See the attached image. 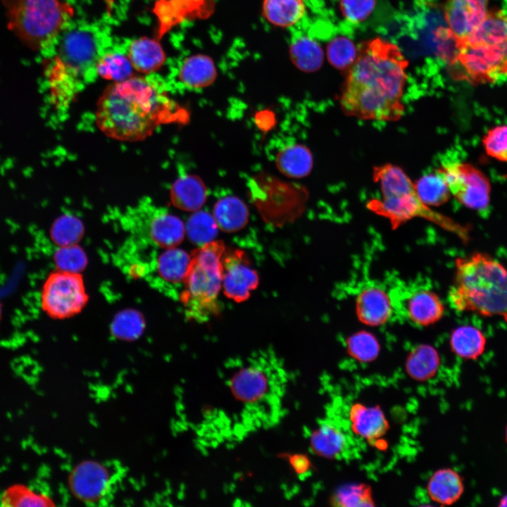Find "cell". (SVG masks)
<instances>
[{
    "instance_id": "1",
    "label": "cell",
    "mask_w": 507,
    "mask_h": 507,
    "mask_svg": "<svg viewBox=\"0 0 507 507\" xmlns=\"http://www.w3.org/2000/svg\"><path fill=\"white\" fill-rule=\"evenodd\" d=\"M407 66L396 45L380 38L367 42L349 68L340 96L343 112L363 120H399Z\"/></svg>"
},
{
    "instance_id": "2",
    "label": "cell",
    "mask_w": 507,
    "mask_h": 507,
    "mask_svg": "<svg viewBox=\"0 0 507 507\" xmlns=\"http://www.w3.org/2000/svg\"><path fill=\"white\" fill-rule=\"evenodd\" d=\"M173 106L154 82L132 76L113 82L103 92L96 109V123L106 136L120 141L142 140L170 121Z\"/></svg>"
},
{
    "instance_id": "3",
    "label": "cell",
    "mask_w": 507,
    "mask_h": 507,
    "mask_svg": "<svg viewBox=\"0 0 507 507\" xmlns=\"http://www.w3.org/2000/svg\"><path fill=\"white\" fill-rule=\"evenodd\" d=\"M448 296L458 311L498 316L507 323V268L481 251L457 258Z\"/></svg>"
},
{
    "instance_id": "4",
    "label": "cell",
    "mask_w": 507,
    "mask_h": 507,
    "mask_svg": "<svg viewBox=\"0 0 507 507\" xmlns=\"http://www.w3.org/2000/svg\"><path fill=\"white\" fill-rule=\"evenodd\" d=\"M101 55L96 35L87 28L66 32L47 71L50 97L57 110L67 109L96 73Z\"/></svg>"
},
{
    "instance_id": "5",
    "label": "cell",
    "mask_w": 507,
    "mask_h": 507,
    "mask_svg": "<svg viewBox=\"0 0 507 507\" xmlns=\"http://www.w3.org/2000/svg\"><path fill=\"white\" fill-rule=\"evenodd\" d=\"M373 176L379 184L382 196L373 199L367 206L375 213L388 219L393 229L410 220L420 218L466 237L461 226L422 201L414 183L400 167L392 163L379 165L374 168Z\"/></svg>"
},
{
    "instance_id": "6",
    "label": "cell",
    "mask_w": 507,
    "mask_h": 507,
    "mask_svg": "<svg viewBox=\"0 0 507 507\" xmlns=\"http://www.w3.org/2000/svg\"><path fill=\"white\" fill-rule=\"evenodd\" d=\"M225 252L224 243L218 240L200 246L190 255L180 296L188 319L205 322L219 315L218 297L223 284Z\"/></svg>"
},
{
    "instance_id": "7",
    "label": "cell",
    "mask_w": 507,
    "mask_h": 507,
    "mask_svg": "<svg viewBox=\"0 0 507 507\" xmlns=\"http://www.w3.org/2000/svg\"><path fill=\"white\" fill-rule=\"evenodd\" d=\"M7 28L34 51L55 42L73 17V6L63 0H1Z\"/></svg>"
},
{
    "instance_id": "8",
    "label": "cell",
    "mask_w": 507,
    "mask_h": 507,
    "mask_svg": "<svg viewBox=\"0 0 507 507\" xmlns=\"http://www.w3.org/2000/svg\"><path fill=\"white\" fill-rule=\"evenodd\" d=\"M250 199L263 220L275 227L292 223L303 213L308 192L302 185L265 173L249 179Z\"/></svg>"
},
{
    "instance_id": "9",
    "label": "cell",
    "mask_w": 507,
    "mask_h": 507,
    "mask_svg": "<svg viewBox=\"0 0 507 507\" xmlns=\"http://www.w3.org/2000/svg\"><path fill=\"white\" fill-rule=\"evenodd\" d=\"M88 300L82 276L74 270L58 268L51 272L41 289V307L53 319L64 320L79 314Z\"/></svg>"
},
{
    "instance_id": "10",
    "label": "cell",
    "mask_w": 507,
    "mask_h": 507,
    "mask_svg": "<svg viewBox=\"0 0 507 507\" xmlns=\"http://www.w3.org/2000/svg\"><path fill=\"white\" fill-rule=\"evenodd\" d=\"M506 50L507 46L464 44L456 48L451 63L462 68V79L475 84L494 82L507 73Z\"/></svg>"
},
{
    "instance_id": "11",
    "label": "cell",
    "mask_w": 507,
    "mask_h": 507,
    "mask_svg": "<svg viewBox=\"0 0 507 507\" xmlns=\"http://www.w3.org/2000/svg\"><path fill=\"white\" fill-rule=\"evenodd\" d=\"M452 194L465 207L484 211L489 204L490 184L472 165L463 162L446 163L437 169Z\"/></svg>"
},
{
    "instance_id": "12",
    "label": "cell",
    "mask_w": 507,
    "mask_h": 507,
    "mask_svg": "<svg viewBox=\"0 0 507 507\" xmlns=\"http://www.w3.org/2000/svg\"><path fill=\"white\" fill-rule=\"evenodd\" d=\"M68 487L75 498L87 503L102 501L115 484V475L104 463L86 460L75 465L68 475Z\"/></svg>"
},
{
    "instance_id": "13",
    "label": "cell",
    "mask_w": 507,
    "mask_h": 507,
    "mask_svg": "<svg viewBox=\"0 0 507 507\" xmlns=\"http://www.w3.org/2000/svg\"><path fill=\"white\" fill-rule=\"evenodd\" d=\"M223 265L222 287L225 296L238 303L247 300L257 288L259 277L246 254L240 249L225 252Z\"/></svg>"
},
{
    "instance_id": "14",
    "label": "cell",
    "mask_w": 507,
    "mask_h": 507,
    "mask_svg": "<svg viewBox=\"0 0 507 507\" xmlns=\"http://www.w3.org/2000/svg\"><path fill=\"white\" fill-rule=\"evenodd\" d=\"M489 0H445L444 18L454 44L465 39L484 20Z\"/></svg>"
},
{
    "instance_id": "15",
    "label": "cell",
    "mask_w": 507,
    "mask_h": 507,
    "mask_svg": "<svg viewBox=\"0 0 507 507\" xmlns=\"http://www.w3.org/2000/svg\"><path fill=\"white\" fill-rule=\"evenodd\" d=\"M139 211L143 220L142 227L154 244L161 248L170 249L182 242L186 227L177 216L163 208L151 206H144Z\"/></svg>"
},
{
    "instance_id": "16",
    "label": "cell",
    "mask_w": 507,
    "mask_h": 507,
    "mask_svg": "<svg viewBox=\"0 0 507 507\" xmlns=\"http://www.w3.org/2000/svg\"><path fill=\"white\" fill-rule=\"evenodd\" d=\"M401 303L407 319L420 327H428L437 323L444 314L442 299L429 289L415 288L407 291Z\"/></svg>"
},
{
    "instance_id": "17",
    "label": "cell",
    "mask_w": 507,
    "mask_h": 507,
    "mask_svg": "<svg viewBox=\"0 0 507 507\" xmlns=\"http://www.w3.org/2000/svg\"><path fill=\"white\" fill-rule=\"evenodd\" d=\"M392 302L389 294L377 285L363 288L356 298L355 310L358 320L370 327L384 325L392 313Z\"/></svg>"
},
{
    "instance_id": "18",
    "label": "cell",
    "mask_w": 507,
    "mask_h": 507,
    "mask_svg": "<svg viewBox=\"0 0 507 507\" xmlns=\"http://www.w3.org/2000/svg\"><path fill=\"white\" fill-rule=\"evenodd\" d=\"M349 418L352 432L368 441L381 439L389 430V423L379 405L354 403L349 408Z\"/></svg>"
},
{
    "instance_id": "19",
    "label": "cell",
    "mask_w": 507,
    "mask_h": 507,
    "mask_svg": "<svg viewBox=\"0 0 507 507\" xmlns=\"http://www.w3.org/2000/svg\"><path fill=\"white\" fill-rule=\"evenodd\" d=\"M426 490L432 501L443 506H451L462 497L465 486L462 477L456 470L443 468L432 474Z\"/></svg>"
},
{
    "instance_id": "20",
    "label": "cell",
    "mask_w": 507,
    "mask_h": 507,
    "mask_svg": "<svg viewBox=\"0 0 507 507\" xmlns=\"http://www.w3.org/2000/svg\"><path fill=\"white\" fill-rule=\"evenodd\" d=\"M205 0H158L154 8L158 23L156 39L163 37L174 26L201 11Z\"/></svg>"
},
{
    "instance_id": "21",
    "label": "cell",
    "mask_w": 507,
    "mask_h": 507,
    "mask_svg": "<svg viewBox=\"0 0 507 507\" xmlns=\"http://www.w3.org/2000/svg\"><path fill=\"white\" fill-rule=\"evenodd\" d=\"M170 196L176 208L195 212L205 204L208 198V189L199 176L186 175L175 181L170 189Z\"/></svg>"
},
{
    "instance_id": "22",
    "label": "cell",
    "mask_w": 507,
    "mask_h": 507,
    "mask_svg": "<svg viewBox=\"0 0 507 507\" xmlns=\"http://www.w3.org/2000/svg\"><path fill=\"white\" fill-rule=\"evenodd\" d=\"M464 44L507 46V15L501 10L488 11L484 20L455 48Z\"/></svg>"
},
{
    "instance_id": "23",
    "label": "cell",
    "mask_w": 507,
    "mask_h": 507,
    "mask_svg": "<svg viewBox=\"0 0 507 507\" xmlns=\"http://www.w3.org/2000/svg\"><path fill=\"white\" fill-rule=\"evenodd\" d=\"M277 170L284 176L300 179L310 174L313 166L311 150L301 144H291L283 146L275 156Z\"/></svg>"
},
{
    "instance_id": "24",
    "label": "cell",
    "mask_w": 507,
    "mask_h": 507,
    "mask_svg": "<svg viewBox=\"0 0 507 507\" xmlns=\"http://www.w3.org/2000/svg\"><path fill=\"white\" fill-rule=\"evenodd\" d=\"M127 56L134 70L144 74L158 70L165 61V54L159 39L147 37L132 42Z\"/></svg>"
},
{
    "instance_id": "25",
    "label": "cell",
    "mask_w": 507,
    "mask_h": 507,
    "mask_svg": "<svg viewBox=\"0 0 507 507\" xmlns=\"http://www.w3.org/2000/svg\"><path fill=\"white\" fill-rule=\"evenodd\" d=\"M441 358L432 345L420 344L413 348L405 361L408 376L417 382H427L436 376L440 368Z\"/></svg>"
},
{
    "instance_id": "26",
    "label": "cell",
    "mask_w": 507,
    "mask_h": 507,
    "mask_svg": "<svg viewBox=\"0 0 507 507\" xmlns=\"http://www.w3.org/2000/svg\"><path fill=\"white\" fill-rule=\"evenodd\" d=\"M231 387L234 395L242 401L256 402L268 392V377L258 366L250 365L234 375Z\"/></svg>"
},
{
    "instance_id": "27",
    "label": "cell",
    "mask_w": 507,
    "mask_h": 507,
    "mask_svg": "<svg viewBox=\"0 0 507 507\" xmlns=\"http://www.w3.org/2000/svg\"><path fill=\"white\" fill-rule=\"evenodd\" d=\"M213 215L220 230L225 232H235L246 225L249 211L243 200L230 195L222 197L215 202Z\"/></svg>"
},
{
    "instance_id": "28",
    "label": "cell",
    "mask_w": 507,
    "mask_h": 507,
    "mask_svg": "<svg viewBox=\"0 0 507 507\" xmlns=\"http://www.w3.org/2000/svg\"><path fill=\"white\" fill-rule=\"evenodd\" d=\"M217 76L215 63L204 54L191 56L183 61L179 73L180 81L187 87L201 89L210 86Z\"/></svg>"
},
{
    "instance_id": "29",
    "label": "cell",
    "mask_w": 507,
    "mask_h": 507,
    "mask_svg": "<svg viewBox=\"0 0 507 507\" xmlns=\"http://www.w3.org/2000/svg\"><path fill=\"white\" fill-rule=\"evenodd\" d=\"M449 345L452 352L461 358L475 361L484 353L487 339L476 327L461 325L451 332Z\"/></svg>"
},
{
    "instance_id": "30",
    "label": "cell",
    "mask_w": 507,
    "mask_h": 507,
    "mask_svg": "<svg viewBox=\"0 0 507 507\" xmlns=\"http://www.w3.org/2000/svg\"><path fill=\"white\" fill-rule=\"evenodd\" d=\"M346 437L338 427L330 423H323L311 434L310 446L318 456L334 459L344 451Z\"/></svg>"
},
{
    "instance_id": "31",
    "label": "cell",
    "mask_w": 507,
    "mask_h": 507,
    "mask_svg": "<svg viewBox=\"0 0 507 507\" xmlns=\"http://www.w3.org/2000/svg\"><path fill=\"white\" fill-rule=\"evenodd\" d=\"M303 0H263V13L271 24L288 27L297 23L304 15Z\"/></svg>"
},
{
    "instance_id": "32",
    "label": "cell",
    "mask_w": 507,
    "mask_h": 507,
    "mask_svg": "<svg viewBox=\"0 0 507 507\" xmlns=\"http://www.w3.org/2000/svg\"><path fill=\"white\" fill-rule=\"evenodd\" d=\"M292 63L300 70L313 73L318 70L323 62V51L313 39L303 36L296 39L289 48Z\"/></svg>"
},
{
    "instance_id": "33",
    "label": "cell",
    "mask_w": 507,
    "mask_h": 507,
    "mask_svg": "<svg viewBox=\"0 0 507 507\" xmlns=\"http://www.w3.org/2000/svg\"><path fill=\"white\" fill-rule=\"evenodd\" d=\"M414 184L420 199L427 206H439L450 198L446 182L437 170L422 176Z\"/></svg>"
},
{
    "instance_id": "34",
    "label": "cell",
    "mask_w": 507,
    "mask_h": 507,
    "mask_svg": "<svg viewBox=\"0 0 507 507\" xmlns=\"http://www.w3.org/2000/svg\"><path fill=\"white\" fill-rule=\"evenodd\" d=\"M332 506L342 507H372L375 506L370 485L349 483L340 486L330 499Z\"/></svg>"
},
{
    "instance_id": "35",
    "label": "cell",
    "mask_w": 507,
    "mask_h": 507,
    "mask_svg": "<svg viewBox=\"0 0 507 507\" xmlns=\"http://www.w3.org/2000/svg\"><path fill=\"white\" fill-rule=\"evenodd\" d=\"M1 505L6 507H39L55 504L54 501L44 494L37 493L23 484H13L2 494Z\"/></svg>"
},
{
    "instance_id": "36",
    "label": "cell",
    "mask_w": 507,
    "mask_h": 507,
    "mask_svg": "<svg viewBox=\"0 0 507 507\" xmlns=\"http://www.w3.org/2000/svg\"><path fill=\"white\" fill-rule=\"evenodd\" d=\"M346 349L348 355L360 363L374 361L381 350L376 337L365 330L350 335L346 341Z\"/></svg>"
},
{
    "instance_id": "37",
    "label": "cell",
    "mask_w": 507,
    "mask_h": 507,
    "mask_svg": "<svg viewBox=\"0 0 507 507\" xmlns=\"http://www.w3.org/2000/svg\"><path fill=\"white\" fill-rule=\"evenodd\" d=\"M133 69L128 56L119 53L101 56L96 65V75L113 82L132 77Z\"/></svg>"
},
{
    "instance_id": "38",
    "label": "cell",
    "mask_w": 507,
    "mask_h": 507,
    "mask_svg": "<svg viewBox=\"0 0 507 507\" xmlns=\"http://www.w3.org/2000/svg\"><path fill=\"white\" fill-rule=\"evenodd\" d=\"M191 256L181 249L170 248L159 258V270L164 279L170 282H183Z\"/></svg>"
},
{
    "instance_id": "39",
    "label": "cell",
    "mask_w": 507,
    "mask_h": 507,
    "mask_svg": "<svg viewBox=\"0 0 507 507\" xmlns=\"http://www.w3.org/2000/svg\"><path fill=\"white\" fill-rule=\"evenodd\" d=\"M218 229L213 215L201 210L194 212L186 226L189 237L199 246L214 241Z\"/></svg>"
},
{
    "instance_id": "40",
    "label": "cell",
    "mask_w": 507,
    "mask_h": 507,
    "mask_svg": "<svg viewBox=\"0 0 507 507\" xmlns=\"http://www.w3.org/2000/svg\"><path fill=\"white\" fill-rule=\"evenodd\" d=\"M357 55L358 52L354 44L345 37L333 39L327 46V59L333 67L338 69L350 68Z\"/></svg>"
},
{
    "instance_id": "41",
    "label": "cell",
    "mask_w": 507,
    "mask_h": 507,
    "mask_svg": "<svg viewBox=\"0 0 507 507\" xmlns=\"http://www.w3.org/2000/svg\"><path fill=\"white\" fill-rule=\"evenodd\" d=\"M483 144L487 154L501 161H507V125L496 126L485 134Z\"/></svg>"
},
{
    "instance_id": "42",
    "label": "cell",
    "mask_w": 507,
    "mask_h": 507,
    "mask_svg": "<svg viewBox=\"0 0 507 507\" xmlns=\"http://www.w3.org/2000/svg\"><path fill=\"white\" fill-rule=\"evenodd\" d=\"M339 5L344 18L356 24L370 16L375 7L376 0H340Z\"/></svg>"
},
{
    "instance_id": "43",
    "label": "cell",
    "mask_w": 507,
    "mask_h": 507,
    "mask_svg": "<svg viewBox=\"0 0 507 507\" xmlns=\"http://www.w3.org/2000/svg\"><path fill=\"white\" fill-rule=\"evenodd\" d=\"M82 228L80 221L70 215L58 218L51 229V238L56 243L67 242L73 238V234H78Z\"/></svg>"
},
{
    "instance_id": "44",
    "label": "cell",
    "mask_w": 507,
    "mask_h": 507,
    "mask_svg": "<svg viewBox=\"0 0 507 507\" xmlns=\"http://www.w3.org/2000/svg\"><path fill=\"white\" fill-rule=\"evenodd\" d=\"M290 464L293 470L299 475L308 472L311 468V461L309 458L305 455L296 454L292 456Z\"/></svg>"
},
{
    "instance_id": "45",
    "label": "cell",
    "mask_w": 507,
    "mask_h": 507,
    "mask_svg": "<svg viewBox=\"0 0 507 507\" xmlns=\"http://www.w3.org/2000/svg\"><path fill=\"white\" fill-rule=\"evenodd\" d=\"M499 506H507V494L503 495L499 501Z\"/></svg>"
},
{
    "instance_id": "46",
    "label": "cell",
    "mask_w": 507,
    "mask_h": 507,
    "mask_svg": "<svg viewBox=\"0 0 507 507\" xmlns=\"http://www.w3.org/2000/svg\"><path fill=\"white\" fill-rule=\"evenodd\" d=\"M102 1L106 3V4L107 5L108 7H111L115 2L116 0H102Z\"/></svg>"
},
{
    "instance_id": "47",
    "label": "cell",
    "mask_w": 507,
    "mask_h": 507,
    "mask_svg": "<svg viewBox=\"0 0 507 507\" xmlns=\"http://www.w3.org/2000/svg\"><path fill=\"white\" fill-rule=\"evenodd\" d=\"M1 315H2V307H1V303H0V320H1Z\"/></svg>"
},
{
    "instance_id": "48",
    "label": "cell",
    "mask_w": 507,
    "mask_h": 507,
    "mask_svg": "<svg viewBox=\"0 0 507 507\" xmlns=\"http://www.w3.org/2000/svg\"><path fill=\"white\" fill-rule=\"evenodd\" d=\"M506 70H507V50H506Z\"/></svg>"
},
{
    "instance_id": "49",
    "label": "cell",
    "mask_w": 507,
    "mask_h": 507,
    "mask_svg": "<svg viewBox=\"0 0 507 507\" xmlns=\"http://www.w3.org/2000/svg\"><path fill=\"white\" fill-rule=\"evenodd\" d=\"M507 433V432H506Z\"/></svg>"
}]
</instances>
